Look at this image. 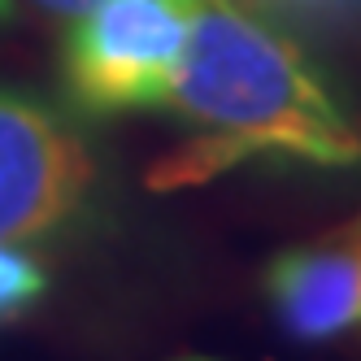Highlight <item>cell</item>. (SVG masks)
Listing matches in <instances>:
<instances>
[{
    "label": "cell",
    "instance_id": "1",
    "mask_svg": "<svg viewBox=\"0 0 361 361\" xmlns=\"http://www.w3.org/2000/svg\"><path fill=\"white\" fill-rule=\"evenodd\" d=\"M166 114L192 140L148 170V188L209 183L244 161L361 166V131L305 48L240 0H196Z\"/></svg>",
    "mask_w": 361,
    "mask_h": 361
},
{
    "label": "cell",
    "instance_id": "8",
    "mask_svg": "<svg viewBox=\"0 0 361 361\" xmlns=\"http://www.w3.org/2000/svg\"><path fill=\"white\" fill-rule=\"evenodd\" d=\"M178 361H209V357H178Z\"/></svg>",
    "mask_w": 361,
    "mask_h": 361
},
{
    "label": "cell",
    "instance_id": "4",
    "mask_svg": "<svg viewBox=\"0 0 361 361\" xmlns=\"http://www.w3.org/2000/svg\"><path fill=\"white\" fill-rule=\"evenodd\" d=\"M262 283L279 326L300 344L361 326V214L314 244L283 248Z\"/></svg>",
    "mask_w": 361,
    "mask_h": 361
},
{
    "label": "cell",
    "instance_id": "7",
    "mask_svg": "<svg viewBox=\"0 0 361 361\" xmlns=\"http://www.w3.org/2000/svg\"><path fill=\"white\" fill-rule=\"evenodd\" d=\"M296 5H344V0H296Z\"/></svg>",
    "mask_w": 361,
    "mask_h": 361
},
{
    "label": "cell",
    "instance_id": "2",
    "mask_svg": "<svg viewBox=\"0 0 361 361\" xmlns=\"http://www.w3.org/2000/svg\"><path fill=\"white\" fill-rule=\"evenodd\" d=\"M196 0H96L70 18L61 83L83 114L161 109L188 53Z\"/></svg>",
    "mask_w": 361,
    "mask_h": 361
},
{
    "label": "cell",
    "instance_id": "3",
    "mask_svg": "<svg viewBox=\"0 0 361 361\" xmlns=\"http://www.w3.org/2000/svg\"><path fill=\"white\" fill-rule=\"evenodd\" d=\"M92 157L35 96L0 87V244L57 231L92 192Z\"/></svg>",
    "mask_w": 361,
    "mask_h": 361
},
{
    "label": "cell",
    "instance_id": "5",
    "mask_svg": "<svg viewBox=\"0 0 361 361\" xmlns=\"http://www.w3.org/2000/svg\"><path fill=\"white\" fill-rule=\"evenodd\" d=\"M44 288H48V279H44L35 257L0 244V322H9L22 309H31L44 296Z\"/></svg>",
    "mask_w": 361,
    "mask_h": 361
},
{
    "label": "cell",
    "instance_id": "6",
    "mask_svg": "<svg viewBox=\"0 0 361 361\" xmlns=\"http://www.w3.org/2000/svg\"><path fill=\"white\" fill-rule=\"evenodd\" d=\"M31 5L39 9V13H48V18H79L83 9H92L96 5V0H31Z\"/></svg>",
    "mask_w": 361,
    "mask_h": 361
}]
</instances>
